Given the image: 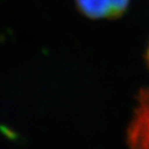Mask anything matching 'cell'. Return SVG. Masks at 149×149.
<instances>
[{"mask_svg": "<svg viewBox=\"0 0 149 149\" xmlns=\"http://www.w3.org/2000/svg\"><path fill=\"white\" fill-rule=\"evenodd\" d=\"M128 149H149V87L136 96V106L127 127Z\"/></svg>", "mask_w": 149, "mask_h": 149, "instance_id": "cell-1", "label": "cell"}, {"mask_svg": "<svg viewBox=\"0 0 149 149\" xmlns=\"http://www.w3.org/2000/svg\"><path fill=\"white\" fill-rule=\"evenodd\" d=\"M82 15L94 19H117L128 9L130 0H74Z\"/></svg>", "mask_w": 149, "mask_h": 149, "instance_id": "cell-2", "label": "cell"}, {"mask_svg": "<svg viewBox=\"0 0 149 149\" xmlns=\"http://www.w3.org/2000/svg\"><path fill=\"white\" fill-rule=\"evenodd\" d=\"M146 61H147V64H148V68H149V44H148V48H147V52H146Z\"/></svg>", "mask_w": 149, "mask_h": 149, "instance_id": "cell-3", "label": "cell"}]
</instances>
